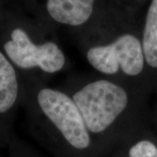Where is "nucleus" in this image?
I'll list each match as a JSON object with an SVG mask.
<instances>
[{"mask_svg":"<svg viewBox=\"0 0 157 157\" xmlns=\"http://www.w3.org/2000/svg\"><path fill=\"white\" fill-rule=\"evenodd\" d=\"M21 78L22 107L26 111L32 128L50 130L75 149L89 148L92 136L67 92L46 86L40 78L24 75Z\"/></svg>","mask_w":157,"mask_h":157,"instance_id":"nucleus-1","label":"nucleus"},{"mask_svg":"<svg viewBox=\"0 0 157 157\" xmlns=\"http://www.w3.org/2000/svg\"><path fill=\"white\" fill-rule=\"evenodd\" d=\"M67 93L81 113L92 139L120 128L130 106L125 86L105 77L79 82Z\"/></svg>","mask_w":157,"mask_h":157,"instance_id":"nucleus-2","label":"nucleus"},{"mask_svg":"<svg viewBox=\"0 0 157 157\" xmlns=\"http://www.w3.org/2000/svg\"><path fill=\"white\" fill-rule=\"evenodd\" d=\"M0 40V50L21 75L44 80L45 75L61 72L67 57L55 41L37 42L22 26H13Z\"/></svg>","mask_w":157,"mask_h":157,"instance_id":"nucleus-3","label":"nucleus"},{"mask_svg":"<svg viewBox=\"0 0 157 157\" xmlns=\"http://www.w3.org/2000/svg\"><path fill=\"white\" fill-rule=\"evenodd\" d=\"M86 59L97 73L116 81L121 76H139L146 65L141 41L132 33L121 34L107 44L90 46Z\"/></svg>","mask_w":157,"mask_h":157,"instance_id":"nucleus-4","label":"nucleus"},{"mask_svg":"<svg viewBox=\"0 0 157 157\" xmlns=\"http://www.w3.org/2000/svg\"><path fill=\"white\" fill-rule=\"evenodd\" d=\"M24 87L21 75L0 50V137L9 135L17 110L22 107Z\"/></svg>","mask_w":157,"mask_h":157,"instance_id":"nucleus-5","label":"nucleus"},{"mask_svg":"<svg viewBox=\"0 0 157 157\" xmlns=\"http://www.w3.org/2000/svg\"><path fill=\"white\" fill-rule=\"evenodd\" d=\"M96 0H46L45 9L54 22L79 27L90 20Z\"/></svg>","mask_w":157,"mask_h":157,"instance_id":"nucleus-6","label":"nucleus"},{"mask_svg":"<svg viewBox=\"0 0 157 157\" xmlns=\"http://www.w3.org/2000/svg\"><path fill=\"white\" fill-rule=\"evenodd\" d=\"M140 41L146 64L157 69V0H152L148 6Z\"/></svg>","mask_w":157,"mask_h":157,"instance_id":"nucleus-7","label":"nucleus"},{"mask_svg":"<svg viewBox=\"0 0 157 157\" xmlns=\"http://www.w3.org/2000/svg\"><path fill=\"white\" fill-rule=\"evenodd\" d=\"M128 157H157V147L149 140H138L129 148Z\"/></svg>","mask_w":157,"mask_h":157,"instance_id":"nucleus-8","label":"nucleus"}]
</instances>
